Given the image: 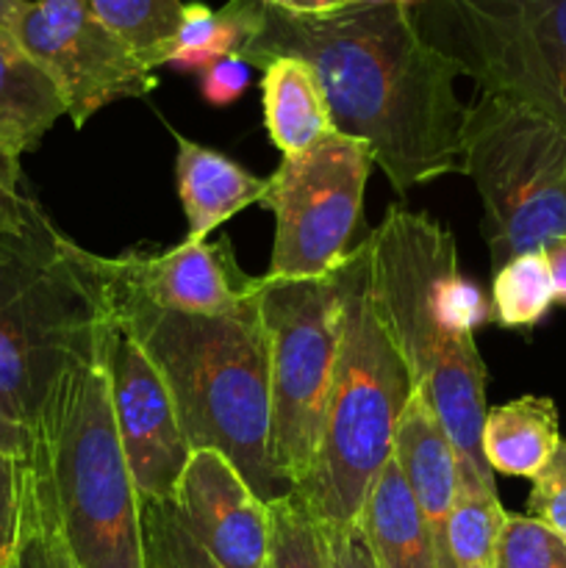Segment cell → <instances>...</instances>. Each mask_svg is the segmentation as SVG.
Returning a JSON list of instances; mask_svg holds the SVG:
<instances>
[{
  "mask_svg": "<svg viewBox=\"0 0 566 568\" xmlns=\"http://www.w3.org/2000/svg\"><path fill=\"white\" fill-rule=\"evenodd\" d=\"M236 55L261 70L281 55L305 61L320 78L336 133L370 144L397 194L461 172V70L422 37L411 6L358 3L300 20L247 0V37Z\"/></svg>",
  "mask_w": 566,
  "mask_h": 568,
  "instance_id": "1",
  "label": "cell"
},
{
  "mask_svg": "<svg viewBox=\"0 0 566 568\" xmlns=\"http://www.w3.org/2000/svg\"><path fill=\"white\" fill-rule=\"evenodd\" d=\"M81 253L72 242L100 314L137 338L164 377L189 447L225 455L264 503L292 491L270 455V347L259 303L233 316L178 314L98 277Z\"/></svg>",
  "mask_w": 566,
  "mask_h": 568,
  "instance_id": "2",
  "label": "cell"
},
{
  "mask_svg": "<svg viewBox=\"0 0 566 568\" xmlns=\"http://www.w3.org/2000/svg\"><path fill=\"white\" fill-rule=\"evenodd\" d=\"M375 311L420 394L453 442L458 466L494 483L481 453L486 364L475 336H455L438 316L433 286L458 264L453 233L422 211L388 209L366 236Z\"/></svg>",
  "mask_w": 566,
  "mask_h": 568,
  "instance_id": "3",
  "label": "cell"
},
{
  "mask_svg": "<svg viewBox=\"0 0 566 568\" xmlns=\"http://www.w3.org/2000/svg\"><path fill=\"white\" fill-rule=\"evenodd\" d=\"M100 327L92 347L61 369L33 425V453L61 532L81 568H148L133 475L111 408Z\"/></svg>",
  "mask_w": 566,
  "mask_h": 568,
  "instance_id": "4",
  "label": "cell"
},
{
  "mask_svg": "<svg viewBox=\"0 0 566 568\" xmlns=\"http://www.w3.org/2000/svg\"><path fill=\"white\" fill-rule=\"evenodd\" d=\"M414 386L375 311L366 239L342 266L338 349L320 444L294 488L325 527L358 525L370 488L392 460L394 433Z\"/></svg>",
  "mask_w": 566,
  "mask_h": 568,
  "instance_id": "5",
  "label": "cell"
},
{
  "mask_svg": "<svg viewBox=\"0 0 566 568\" xmlns=\"http://www.w3.org/2000/svg\"><path fill=\"white\" fill-rule=\"evenodd\" d=\"M461 172L481 194L492 270L566 239V131L560 125L477 94L466 105Z\"/></svg>",
  "mask_w": 566,
  "mask_h": 568,
  "instance_id": "6",
  "label": "cell"
},
{
  "mask_svg": "<svg viewBox=\"0 0 566 568\" xmlns=\"http://www.w3.org/2000/svg\"><path fill=\"white\" fill-rule=\"evenodd\" d=\"M103 327L94 288L55 231L0 264V397L33 430L67 364L92 347Z\"/></svg>",
  "mask_w": 566,
  "mask_h": 568,
  "instance_id": "7",
  "label": "cell"
},
{
  "mask_svg": "<svg viewBox=\"0 0 566 568\" xmlns=\"http://www.w3.org/2000/svg\"><path fill=\"white\" fill-rule=\"evenodd\" d=\"M414 20L477 94L566 131V0H427Z\"/></svg>",
  "mask_w": 566,
  "mask_h": 568,
  "instance_id": "8",
  "label": "cell"
},
{
  "mask_svg": "<svg viewBox=\"0 0 566 568\" xmlns=\"http://www.w3.org/2000/svg\"><path fill=\"white\" fill-rule=\"evenodd\" d=\"M259 311L270 347V455L277 477L294 491L320 444L338 349L342 270L314 281L264 275Z\"/></svg>",
  "mask_w": 566,
  "mask_h": 568,
  "instance_id": "9",
  "label": "cell"
},
{
  "mask_svg": "<svg viewBox=\"0 0 566 568\" xmlns=\"http://www.w3.org/2000/svg\"><path fill=\"white\" fill-rule=\"evenodd\" d=\"M372 150L361 139L333 131L314 148L281 155L266 181L264 205L275 214L270 277L314 281L342 270L361 225Z\"/></svg>",
  "mask_w": 566,
  "mask_h": 568,
  "instance_id": "10",
  "label": "cell"
},
{
  "mask_svg": "<svg viewBox=\"0 0 566 568\" xmlns=\"http://www.w3.org/2000/svg\"><path fill=\"white\" fill-rule=\"evenodd\" d=\"M14 39L61 89L75 128L117 100L155 89L153 70L94 17L87 0H28Z\"/></svg>",
  "mask_w": 566,
  "mask_h": 568,
  "instance_id": "11",
  "label": "cell"
},
{
  "mask_svg": "<svg viewBox=\"0 0 566 568\" xmlns=\"http://www.w3.org/2000/svg\"><path fill=\"white\" fill-rule=\"evenodd\" d=\"M103 358L109 372L117 436L139 499L172 503L192 447L186 442L164 377L139 342L103 316Z\"/></svg>",
  "mask_w": 566,
  "mask_h": 568,
  "instance_id": "12",
  "label": "cell"
},
{
  "mask_svg": "<svg viewBox=\"0 0 566 568\" xmlns=\"http://www.w3.org/2000/svg\"><path fill=\"white\" fill-rule=\"evenodd\" d=\"M83 264L103 281L178 314L233 316L259 303L261 277L239 270L228 239L189 242L164 253H133L103 258L83 250Z\"/></svg>",
  "mask_w": 566,
  "mask_h": 568,
  "instance_id": "13",
  "label": "cell"
},
{
  "mask_svg": "<svg viewBox=\"0 0 566 568\" xmlns=\"http://www.w3.org/2000/svg\"><path fill=\"white\" fill-rule=\"evenodd\" d=\"M172 508L189 536L222 568H264L270 508L216 449H192Z\"/></svg>",
  "mask_w": 566,
  "mask_h": 568,
  "instance_id": "14",
  "label": "cell"
},
{
  "mask_svg": "<svg viewBox=\"0 0 566 568\" xmlns=\"http://www.w3.org/2000/svg\"><path fill=\"white\" fill-rule=\"evenodd\" d=\"M392 460L414 494L433 536L436 560H442L449 514L458 497V455L438 416L420 394H411L400 416Z\"/></svg>",
  "mask_w": 566,
  "mask_h": 568,
  "instance_id": "15",
  "label": "cell"
},
{
  "mask_svg": "<svg viewBox=\"0 0 566 568\" xmlns=\"http://www.w3.org/2000/svg\"><path fill=\"white\" fill-rule=\"evenodd\" d=\"M172 139L178 144V197L186 214L189 242H203L239 211L264 200L270 186L266 178L253 175L220 150L192 142L178 131H172Z\"/></svg>",
  "mask_w": 566,
  "mask_h": 568,
  "instance_id": "16",
  "label": "cell"
},
{
  "mask_svg": "<svg viewBox=\"0 0 566 568\" xmlns=\"http://www.w3.org/2000/svg\"><path fill=\"white\" fill-rule=\"evenodd\" d=\"M358 525L377 568H438L425 516L394 460L370 488Z\"/></svg>",
  "mask_w": 566,
  "mask_h": 568,
  "instance_id": "17",
  "label": "cell"
},
{
  "mask_svg": "<svg viewBox=\"0 0 566 568\" xmlns=\"http://www.w3.org/2000/svg\"><path fill=\"white\" fill-rule=\"evenodd\" d=\"M261 72L264 125L281 155L303 153L336 131L320 78L305 61L281 55Z\"/></svg>",
  "mask_w": 566,
  "mask_h": 568,
  "instance_id": "18",
  "label": "cell"
},
{
  "mask_svg": "<svg viewBox=\"0 0 566 568\" xmlns=\"http://www.w3.org/2000/svg\"><path fill=\"white\" fill-rule=\"evenodd\" d=\"M67 116V100L53 78L20 48L0 42V150L20 161Z\"/></svg>",
  "mask_w": 566,
  "mask_h": 568,
  "instance_id": "19",
  "label": "cell"
},
{
  "mask_svg": "<svg viewBox=\"0 0 566 568\" xmlns=\"http://www.w3.org/2000/svg\"><path fill=\"white\" fill-rule=\"evenodd\" d=\"M560 444L558 408L549 397L511 399L486 410L481 453L492 475L536 477Z\"/></svg>",
  "mask_w": 566,
  "mask_h": 568,
  "instance_id": "20",
  "label": "cell"
},
{
  "mask_svg": "<svg viewBox=\"0 0 566 568\" xmlns=\"http://www.w3.org/2000/svg\"><path fill=\"white\" fill-rule=\"evenodd\" d=\"M505 516L508 510L499 503L497 486L458 466V497L438 568H494Z\"/></svg>",
  "mask_w": 566,
  "mask_h": 568,
  "instance_id": "21",
  "label": "cell"
},
{
  "mask_svg": "<svg viewBox=\"0 0 566 568\" xmlns=\"http://www.w3.org/2000/svg\"><path fill=\"white\" fill-rule=\"evenodd\" d=\"M100 22L114 31L150 70L164 67L183 26V0H87Z\"/></svg>",
  "mask_w": 566,
  "mask_h": 568,
  "instance_id": "22",
  "label": "cell"
},
{
  "mask_svg": "<svg viewBox=\"0 0 566 568\" xmlns=\"http://www.w3.org/2000/svg\"><path fill=\"white\" fill-rule=\"evenodd\" d=\"M555 303L553 277H549L544 250H530L499 270L492 281L494 322L508 331H525L538 325Z\"/></svg>",
  "mask_w": 566,
  "mask_h": 568,
  "instance_id": "23",
  "label": "cell"
},
{
  "mask_svg": "<svg viewBox=\"0 0 566 568\" xmlns=\"http://www.w3.org/2000/svg\"><path fill=\"white\" fill-rule=\"evenodd\" d=\"M9 568H81L61 532V521L44 471L33 458H28L20 541H17Z\"/></svg>",
  "mask_w": 566,
  "mask_h": 568,
  "instance_id": "24",
  "label": "cell"
},
{
  "mask_svg": "<svg viewBox=\"0 0 566 568\" xmlns=\"http://www.w3.org/2000/svg\"><path fill=\"white\" fill-rule=\"evenodd\" d=\"M270 547L264 568H333L325 525L294 491L266 503Z\"/></svg>",
  "mask_w": 566,
  "mask_h": 568,
  "instance_id": "25",
  "label": "cell"
},
{
  "mask_svg": "<svg viewBox=\"0 0 566 568\" xmlns=\"http://www.w3.org/2000/svg\"><path fill=\"white\" fill-rule=\"evenodd\" d=\"M142 505V530L148 568H222L209 558L175 516L172 503L139 499Z\"/></svg>",
  "mask_w": 566,
  "mask_h": 568,
  "instance_id": "26",
  "label": "cell"
},
{
  "mask_svg": "<svg viewBox=\"0 0 566 568\" xmlns=\"http://www.w3.org/2000/svg\"><path fill=\"white\" fill-rule=\"evenodd\" d=\"M494 568H566V541L533 516L508 514Z\"/></svg>",
  "mask_w": 566,
  "mask_h": 568,
  "instance_id": "27",
  "label": "cell"
},
{
  "mask_svg": "<svg viewBox=\"0 0 566 568\" xmlns=\"http://www.w3.org/2000/svg\"><path fill=\"white\" fill-rule=\"evenodd\" d=\"M53 227L42 205L22 189L20 161L0 150V233L39 236Z\"/></svg>",
  "mask_w": 566,
  "mask_h": 568,
  "instance_id": "28",
  "label": "cell"
},
{
  "mask_svg": "<svg viewBox=\"0 0 566 568\" xmlns=\"http://www.w3.org/2000/svg\"><path fill=\"white\" fill-rule=\"evenodd\" d=\"M527 516L547 525L566 541V442L560 438L553 458L533 477V491L527 499Z\"/></svg>",
  "mask_w": 566,
  "mask_h": 568,
  "instance_id": "29",
  "label": "cell"
},
{
  "mask_svg": "<svg viewBox=\"0 0 566 568\" xmlns=\"http://www.w3.org/2000/svg\"><path fill=\"white\" fill-rule=\"evenodd\" d=\"M28 458L0 453V566L9 568L20 541L22 499H26Z\"/></svg>",
  "mask_w": 566,
  "mask_h": 568,
  "instance_id": "30",
  "label": "cell"
},
{
  "mask_svg": "<svg viewBox=\"0 0 566 568\" xmlns=\"http://www.w3.org/2000/svg\"><path fill=\"white\" fill-rule=\"evenodd\" d=\"M250 87V64H244L239 55H228V59L216 61L203 72L200 81V92H203L205 103L214 109H225V105L236 103Z\"/></svg>",
  "mask_w": 566,
  "mask_h": 568,
  "instance_id": "31",
  "label": "cell"
},
{
  "mask_svg": "<svg viewBox=\"0 0 566 568\" xmlns=\"http://www.w3.org/2000/svg\"><path fill=\"white\" fill-rule=\"evenodd\" d=\"M333 568H377L361 525L325 527Z\"/></svg>",
  "mask_w": 566,
  "mask_h": 568,
  "instance_id": "32",
  "label": "cell"
},
{
  "mask_svg": "<svg viewBox=\"0 0 566 568\" xmlns=\"http://www.w3.org/2000/svg\"><path fill=\"white\" fill-rule=\"evenodd\" d=\"M0 453L11 458H31L33 453V430L22 425L0 397Z\"/></svg>",
  "mask_w": 566,
  "mask_h": 568,
  "instance_id": "33",
  "label": "cell"
},
{
  "mask_svg": "<svg viewBox=\"0 0 566 568\" xmlns=\"http://www.w3.org/2000/svg\"><path fill=\"white\" fill-rule=\"evenodd\" d=\"M270 9L281 11L286 17H300V20H320V17L338 14V11H347L353 6H358L361 0H261Z\"/></svg>",
  "mask_w": 566,
  "mask_h": 568,
  "instance_id": "34",
  "label": "cell"
},
{
  "mask_svg": "<svg viewBox=\"0 0 566 568\" xmlns=\"http://www.w3.org/2000/svg\"><path fill=\"white\" fill-rule=\"evenodd\" d=\"M544 250V258H547L549 277H553L555 288V303H560L566 308V239L558 242H549Z\"/></svg>",
  "mask_w": 566,
  "mask_h": 568,
  "instance_id": "35",
  "label": "cell"
},
{
  "mask_svg": "<svg viewBox=\"0 0 566 568\" xmlns=\"http://www.w3.org/2000/svg\"><path fill=\"white\" fill-rule=\"evenodd\" d=\"M26 6L28 0H0V42L3 44L20 48L14 39V31H17V20H20Z\"/></svg>",
  "mask_w": 566,
  "mask_h": 568,
  "instance_id": "36",
  "label": "cell"
},
{
  "mask_svg": "<svg viewBox=\"0 0 566 568\" xmlns=\"http://www.w3.org/2000/svg\"><path fill=\"white\" fill-rule=\"evenodd\" d=\"M55 231H59V227H53V231H48V233H39V236H11V233H0V264H3V261L17 258V255H22L28 247H33L37 242L53 236Z\"/></svg>",
  "mask_w": 566,
  "mask_h": 568,
  "instance_id": "37",
  "label": "cell"
},
{
  "mask_svg": "<svg viewBox=\"0 0 566 568\" xmlns=\"http://www.w3.org/2000/svg\"><path fill=\"white\" fill-rule=\"evenodd\" d=\"M0 568H6V566H0Z\"/></svg>",
  "mask_w": 566,
  "mask_h": 568,
  "instance_id": "38",
  "label": "cell"
}]
</instances>
